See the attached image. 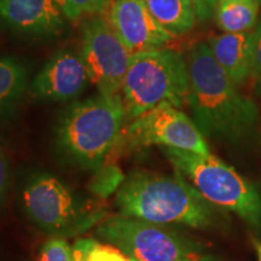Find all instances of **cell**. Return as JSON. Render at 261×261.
I'll list each match as a JSON object with an SVG mask.
<instances>
[{
    "mask_svg": "<svg viewBox=\"0 0 261 261\" xmlns=\"http://www.w3.org/2000/svg\"><path fill=\"white\" fill-rule=\"evenodd\" d=\"M219 0H192L194 3L196 16L200 23H205L214 16L215 8Z\"/></svg>",
    "mask_w": 261,
    "mask_h": 261,
    "instance_id": "7402d4cb",
    "label": "cell"
},
{
    "mask_svg": "<svg viewBox=\"0 0 261 261\" xmlns=\"http://www.w3.org/2000/svg\"><path fill=\"white\" fill-rule=\"evenodd\" d=\"M39 261H74L73 247L63 236L52 234L41 246Z\"/></svg>",
    "mask_w": 261,
    "mask_h": 261,
    "instance_id": "d6986e66",
    "label": "cell"
},
{
    "mask_svg": "<svg viewBox=\"0 0 261 261\" xmlns=\"http://www.w3.org/2000/svg\"><path fill=\"white\" fill-rule=\"evenodd\" d=\"M125 175L115 165H102L90 182V190L98 197H108L119 190L125 181Z\"/></svg>",
    "mask_w": 261,
    "mask_h": 261,
    "instance_id": "ac0fdd59",
    "label": "cell"
},
{
    "mask_svg": "<svg viewBox=\"0 0 261 261\" xmlns=\"http://www.w3.org/2000/svg\"><path fill=\"white\" fill-rule=\"evenodd\" d=\"M125 144L140 149L152 145L211 154L207 140L194 120L180 108L163 102L132 120L125 129Z\"/></svg>",
    "mask_w": 261,
    "mask_h": 261,
    "instance_id": "9c48e42d",
    "label": "cell"
},
{
    "mask_svg": "<svg viewBox=\"0 0 261 261\" xmlns=\"http://www.w3.org/2000/svg\"><path fill=\"white\" fill-rule=\"evenodd\" d=\"M108 21L132 54L161 48L174 38L155 21L145 0H113Z\"/></svg>",
    "mask_w": 261,
    "mask_h": 261,
    "instance_id": "8fae6325",
    "label": "cell"
},
{
    "mask_svg": "<svg viewBox=\"0 0 261 261\" xmlns=\"http://www.w3.org/2000/svg\"><path fill=\"white\" fill-rule=\"evenodd\" d=\"M27 89V65L16 57H0V120L14 112Z\"/></svg>",
    "mask_w": 261,
    "mask_h": 261,
    "instance_id": "5bb4252c",
    "label": "cell"
},
{
    "mask_svg": "<svg viewBox=\"0 0 261 261\" xmlns=\"http://www.w3.org/2000/svg\"><path fill=\"white\" fill-rule=\"evenodd\" d=\"M125 120L120 94L74 102L58 119L57 144L75 163L96 171L119 140Z\"/></svg>",
    "mask_w": 261,
    "mask_h": 261,
    "instance_id": "3957f363",
    "label": "cell"
},
{
    "mask_svg": "<svg viewBox=\"0 0 261 261\" xmlns=\"http://www.w3.org/2000/svg\"><path fill=\"white\" fill-rule=\"evenodd\" d=\"M91 83L86 65L76 52L54 55L29 84L32 97L48 102H67L79 97Z\"/></svg>",
    "mask_w": 261,
    "mask_h": 261,
    "instance_id": "30bf717a",
    "label": "cell"
},
{
    "mask_svg": "<svg viewBox=\"0 0 261 261\" xmlns=\"http://www.w3.org/2000/svg\"><path fill=\"white\" fill-rule=\"evenodd\" d=\"M126 120L132 121L163 102L188 104L187 58L168 48L135 52L122 84Z\"/></svg>",
    "mask_w": 261,
    "mask_h": 261,
    "instance_id": "277c9868",
    "label": "cell"
},
{
    "mask_svg": "<svg viewBox=\"0 0 261 261\" xmlns=\"http://www.w3.org/2000/svg\"><path fill=\"white\" fill-rule=\"evenodd\" d=\"M259 3H260V5H261V0H259Z\"/></svg>",
    "mask_w": 261,
    "mask_h": 261,
    "instance_id": "83f0119b",
    "label": "cell"
},
{
    "mask_svg": "<svg viewBox=\"0 0 261 261\" xmlns=\"http://www.w3.org/2000/svg\"><path fill=\"white\" fill-rule=\"evenodd\" d=\"M27 217L41 230L69 236L89 228L102 213L89 212L76 195L50 173L33 175L22 191Z\"/></svg>",
    "mask_w": 261,
    "mask_h": 261,
    "instance_id": "52a82bcc",
    "label": "cell"
},
{
    "mask_svg": "<svg viewBox=\"0 0 261 261\" xmlns=\"http://www.w3.org/2000/svg\"><path fill=\"white\" fill-rule=\"evenodd\" d=\"M0 21L11 31L32 37L57 35L65 28L55 0H0Z\"/></svg>",
    "mask_w": 261,
    "mask_h": 261,
    "instance_id": "7c38bea8",
    "label": "cell"
},
{
    "mask_svg": "<svg viewBox=\"0 0 261 261\" xmlns=\"http://www.w3.org/2000/svg\"><path fill=\"white\" fill-rule=\"evenodd\" d=\"M212 54L234 84L241 85L252 76L253 31L223 33L208 39Z\"/></svg>",
    "mask_w": 261,
    "mask_h": 261,
    "instance_id": "4fadbf2b",
    "label": "cell"
},
{
    "mask_svg": "<svg viewBox=\"0 0 261 261\" xmlns=\"http://www.w3.org/2000/svg\"><path fill=\"white\" fill-rule=\"evenodd\" d=\"M112 2L113 0H55L64 17L70 21L102 14L110 8Z\"/></svg>",
    "mask_w": 261,
    "mask_h": 261,
    "instance_id": "e0dca14e",
    "label": "cell"
},
{
    "mask_svg": "<svg viewBox=\"0 0 261 261\" xmlns=\"http://www.w3.org/2000/svg\"><path fill=\"white\" fill-rule=\"evenodd\" d=\"M130 261H137V260L130 259ZM198 261H220V260L218 259V257L215 256V255H213V254H211V255L205 256V257H203V259H201V260H198Z\"/></svg>",
    "mask_w": 261,
    "mask_h": 261,
    "instance_id": "484cf974",
    "label": "cell"
},
{
    "mask_svg": "<svg viewBox=\"0 0 261 261\" xmlns=\"http://www.w3.org/2000/svg\"><path fill=\"white\" fill-rule=\"evenodd\" d=\"M10 182V168L8 160H6L4 152L0 149V204L5 200L6 191H8Z\"/></svg>",
    "mask_w": 261,
    "mask_h": 261,
    "instance_id": "cb8c5ba5",
    "label": "cell"
},
{
    "mask_svg": "<svg viewBox=\"0 0 261 261\" xmlns=\"http://www.w3.org/2000/svg\"><path fill=\"white\" fill-rule=\"evenodd\" d=\"M252 76L261 77V16L253 29V68Z\"/></svg>",
    "mask_w": 261,
    "mask_h": 261,
    "instance_id": "44dd1931",
    "label": "cell"
},
{
    "mask_svg": "<svg viewBox=\"0 0 261 261\" xmlns=\"http://www.w3.org/2000/svg\"><path fill=\"white\" fill-rule=\"evenodd\" d=\"M96 234L137 261H198L212 254L201 241L172 225L121 214L103 220Z\"/></svg>",
    "mask_w": 261,
    "mask_h": 261,
    "instance_id": "8992f818",
    "label": "cell"
},
{
    "mask_svg": "<svg viewBox=\"0 0 261 261\" xmlns=\"http://www.w3.org/2000/svg\"><path fill=\"white\" fill-rule=\"evenodd\" d=\"M132 55L108 19L94 16L84 22L80 56L99 94H119Z\"/></svg>",
    "mask_w": 261,
    "mask_h": 261,
    "instance_id": "ba28073f",
    "label": "cell"
},
{
    "mask_svg": "<svg viewBox=\"0 0 261 261\" xmlns=\"http://www.w3.org/2000/svg\"><path fill=\"white\" fill-rule=\"evenodd\" d=\"M87 261H130V257L113 244L97 242L91 249Z\"/></svg>",
    "mask_w": 261,
    "mask_h": 261,
    "instance_id": "ffe728a7",
    "label": "cell"
},
{
    "mask_svg": "<svg viewBox=\"0 0 261 261\" xmlns=\"http://www.w3.org/2000/svg\"><path fill=\"white\" fill-rule=\"evenodd\" d=\"M175 171L180 173L205 200L236 213L252 226H261V196L240 173L212 154L165 148Z\"/></svg>",
    "mask_w": 261,
    "mask_h": 261,
    "instance_id": "5b68a950",
    "label": "cell"
},
{
    "mask_svg": "<svg viewBox=\"0 0 261 261\" xmlns=\"http://www.w3.org/2000/svg\"><path fill=\"white\" fill-rule=\"evenodd\" d=\"M254 247H255L256 254H257V260L261 261V242L257 240H254Z\"/></svg>",
    "mask_w": 261,
    "mask_h": 261,
    "instance_id": "d4e9b609",
    "label": "cell"
},
{
    "mask_svg": "<svg viewBox=\"0 0 261 261\" xmlns=\"http://www.w3.org/2000/svg\"><path fill=\"white\" fill-rule=\"evenodd\" d=\"M187 64L188 104L204 138L231 144L249 139L256 130L257 108L218 64L207 42L192 45Z\"/></svg>",
    "mask_w": 261,
    "mask_h": 261,
    "instance_id": "6da1fadb",
    "label": "cell"
},
{
    "mask_svg": "<svg viewBox=\"0 0 261 261\" xmlns=\"http://www.w3.org/2000/svg\"><path fill=\"white\" fill-rule=\"evenodd\" d=\"M259 0H219L215 23L224 33L252 32L259 19Z\"/></svg>",
    "mask_w": 261,
    "mask_h": 261,
    "instance_id": "2e32d148",
    "label": "cell"
},
{
    "mask_svg": "<svg viewBox=\"0 0 261 261\" xmlns=\"http://www.w3.org/2000/svg\"><path fill=\"white\" fill-rule=\"evenodd\" d=\"M256 92L261 96V77L257 79V84H256Z\"/></svg>",
    "mask_w": 261,
    "mask_h": 261,
    "instance_id": "4316f807",
    "label": "cell"
},
{
    "mask_svg": "<svg viewBox=\"0 0 261 261\" xmlns=\"http://www.w3.org/2000/svg\"><path fill=\"white\" fill-rule=\"evenodd\" d=\"M150 14L173 37L192 31L197 21L192 0H145Z\"/></svg>",
    "mask_w": 261,
    "mask_h": 261,
    "instance_id": "9a60e30c",
    "label": "cell"
},
{
    "mask_svg": "<svg viewBox=\"0 0 261 261\" xmlns=\"http://www.w3.org/2000/svg\"><path fill=\"white\" fill-rule=\"evenodd\" d=\"M97 243L93 238H79L73 246L74 261H87L91 249Z\"/></svg>",
    "mask_w": 261,
    "mask_h": 261,
    "instance_id": "603a6c76",
    "label": "cell"
},
{
    "mask_svg": "<svg viewBox=\"0 0 261 261\" xmlns=\"http://www.w3.org/2000/svg\"><path fill=\"white\" fill-rule=\"evenodd\" d=\"M120 214L150 223L223 230L230 223L225 210L205 200L180 173H130L116 191Z\"/></svg>",
    "mask_w": 261,
    "mask_h": 261,
    "instance_id": "7a4b0ae2",
    "label": "cell"
}]
</instances>
